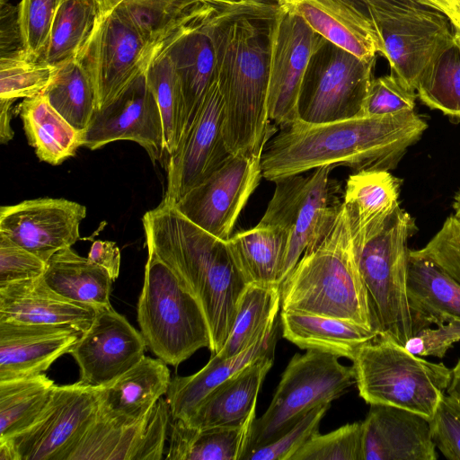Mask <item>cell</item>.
Wrapping results in <instances>:
<instances>
[{
    "label": "cell",
    "mask_w": 460,
    "mask_h": 460,
    "mask_svg": "<svg viewBox=\"0 0 460 460\" xmlns=\"http://www.w3.org/2000/svg\"><path fill=\"white\" fill-rule=\"evenodd\" d=\"M146 245L199 299L208 322L212 354L224 347L242 294L250 284L226 240L200 228L161 202L143 217Z\"/></svg>",
    "instance_id": "3"
},
{
    "label": "cell",
    "mask_w": 460,
    "mask_h": 460,
    "mask_svg": "<svg viewBox=\"0 0 460 460\" xmlns=\"http://www.w3.org/2000/svg\"><path fill=\"white\" fill-rule=\"evenodd\" d=\"M255 417L240 426L198 429L184 420L170 423L167 460H242Z\"/></svg>",
    "instance_id": "33"
},
{
    "label": "cell",
    "mask_w": 460,
    "mask_h": 460,
    "mask_svg": "<svg viewBox=\"0 0 460 460\" xmlns=\"http://www.w3.org/2000/svg\"><path fill=\"white\" fill-rule=\"evenodd\" d=\"M446 394L460 402V358L452 368L451 380Z\"/></svg>",
    "instance_id": "58"
},
{
    "label": "cell",
    "mask_w": 460,
    "mask_h": 460,
    "mask_svg": "<svg viewBox=\"0 0 460 460\" xmlns=\"http://www.w3.org/2000/svg\"><path fill=\"white\" fill-rule=\"evenodd\" d=\"M279 307V285L250 283L240 297L234 325L224 347L212 355L227 358L253 345L272 330Z\"/></svg>",
    "instance_id": "37"
},
{
    "label": "cell",
    "mask_w": 460,
    "mask_h": 460,
    "mask_svg": "<svg viewBox=\"0 0 460 460\" xmlns=\"http://www.w3.org/2000/svg\"><path fill=\"white\" fill-rule=\"evenodd\" d=\"M87 258L95 264L102 267L115 281L119 274L120 252L114 242L94 241Z\"/></svg>",
    "instance_id": "54"
},
{
    "label": "cell",
    "mask_w": 460,
    "mask_h": 460,
    "mask_svg": "<svg viewBox=\"0 0 460 460\" xmlns=\"http://www.w3.org/2000/svg\"><path fill=\"white\" fill-rule=\"evenodd\" d=\"M119 140L139 144L153 163L167 161L162 116L146 72L113 102L96 110L82 134V146L91 150Z\"/></svg>",
    "instance_id": "16"
},
{
    "label": "cell",
    "mask_w": 460,
    "mask_h": 460,
    "mask_svg": "<svg viewBox=\"0 0 460 460\" xmlns=\"http://www.w3.org/2000/svg\"><path fill=\"white\" fill-rule=\"evenodd\" d=\"M99 386L76 382L55 386L36 420L0 441V460H66L99 411Z\"/></svg>",
    "instance_id": "11"
},
{
    "label": "cell",
    "mask_w": 460,
    "mask_h": 460,
    "mask_svg": "<svg viewBox=\"0 0 460 460\" xmlns=\"http://www.w3.org/2000/svg\"><path fill=\"white\" fill-rule=\"evenodd\" d=\"M415 230L414 218L399 206L371 235L353 240L374 328L402 346L414 334L408 297V240Z\"/></svg>",
    "instance_id": "7"
},
{
    "label": "cell",
    "mask_w": 460,
    "mask_h": 460,
    "mask_svg": "<svg viewBox=\"0 0 460 460\" xmlns=\"http://www.w3.org/2000/svg\"><path fill=\"white\" fill-rule=\"evenodd\" d=\"M58 68L24 55L0 58V100L13 102L42 94Z\"/></svg>",
    "instance_id": "43"
},
{
    "label": "cell",
    "mask_w": 460,
    "mask_h": 460,
    "mask_svg": "<svg viewBox=\"0 0 460 460\" xmlns=\"http://www.w3.org/2000/svg\"><path fill=\"white\" fill-rule=\"evenodd\" d=\"M55 386L43 373L0 381V441L30 427L47 405Z\"/></svg>",
    "instance_id": "38"
},
{
    "label": "cell",
    "mask_w": 460,
    "mask_h": 460,
    "mask_svg": "<svg viewBox=\"0 0 460 460\" xmlns=\"http://www.w3.org/2000/svg\"><path fill=\"white\" fill-rule=\"evenodd\" d=\"M421 4L443 13L455 35L460 37V0H418Z\"/></svg>",
    "instance_id": "55"
},
{
    "label": "cell",
    "mask_w": 460,
    "mask_h": 460,
    "mask_svg": "<svg viewBox=\"0 0 460 460\" xmlns=\"http://www.w3.org/2000/svg\"><path fill=\"white\" fill-rule=\"evenodd\" d=\"M81 334L66 325L0 322V381L43 373Z\"/></svg>",
    "instance_id": "22"
},
{
    "label": "cell",
    "mask_w": 460,
    "mask_h": 460,
    "mask_svg": "<svg viewBox=\"0 0 460 460\" xmlns=\"http://www.w3.org/2000/svg\"><path fill=\"white\" fill-rule=\"evenodd\" d=\"M280 307L348 320L375 330L343 204L330 233L305 252L280 284Z\"/></svg>",
    "instance_id": "4"
},
{
    "label": "cell",
    "mask_w": 460,
    "mask_h": 460,
    "mask_svg": "<svg viewBox=\"0 0 460 460\" xmlns=\"http://www.w3.org/2000/svg\"><path fill=\"white\" fill-rule=\"evenodd\" d=\"M96 311L57 293L43 276L0 285V322L66 325L83 332Z\"/></svg>",
    "instance_id": "23"
},
{
    "label": "cell",
    "mask_w": 460,
    "mask_h": 460,
    "mask_svg": "<svg viewBox=\"0 0 460 460\" xmlns=\"http://www.w3.org/2000/svg\"><path fill=\"white\" fill-rule=\"evenodd\" d=\"M278 330L276 323L266 336L239 354L227 358L212 355L208 364L197 373L171 379L165 398L171 420H186L200 401L217 385L260 358L275 353Z\"/></svg>",
    "instance_id": "30"
},
{
    "label": "cell",
    "mask_w": 460,
    "mask_h": 460,
    "mask_svg": "<svg viewBox=\"0 0 460 460\" xmlns=\"http://www.w3.org/2000/svg\"><path fill=\"white\" fill-rule=\"evenodd\" d=\"M86 208L65 199L40 198L0 208V234L44 261L80 238Z\"/></svg>",
    "instance_id": "19"
},
{
    "label": "cell",
    "mask_w": 460,
    "mask_h": 460,
    "mask_svg": "<svg viewBox=\"0 0 460 460\" xmlns=\"http://www.w3.org/2000/svg\"><path fill=\"white\" fill-rule=\"evenodd\" d=\"M43 94L75 130L81 134L86 130L97 110L96 95L87 73L75 58L59 66Z\"/></svg>",
    "instance_id": "40"
},
{
    "label": "cell",
    "mask_w": 460,
    "mask_h": 460,
    "mask_svg": "<svg viewBox=\"0 0 460 460\" xmlns=\"http://www.w3.org/2000/svg\"><path fill=\"white\" fill-rule=\"evenodd\" d=\"M373 22L378 54L388 60L391 73L415 91L425 67L454 36L447 18L427 8L376 14Z\"/></svg>",
    "instance_id": "15"
},
{
    "label": "cell",
    "mask_w": 460,
    "mask_h": 460,
    "mask_svg": "<svg viewBox=\"0 0 460 460\" xmlns=\"http://www.w3.org/2000/svg\"><path fill=\"white\" fill-rule=\"evenodd\" d=\"M146 75L161 112L168 161L181 138L183 103L173 65L166 50L150 64Z\"/></svg>",
    "instance_id": "42"
},
{
    "label": "cell",
    "mask_w": 460,
    "mask_h": 460,
    "mask_svg": "<svg viewBox=\"0 0 460 460\" xmlns=\"http://www.w3.org/2000/svg\"><path fill=\"white\" fill-rule=\"evenodd\" d=\"M288 240L284 229L259 222L251 229L235 233L226 241L249 283L280 286Z\"/></svg>",
    "instance_id": "36"
},
{
    "label": "cell",
    "mask_w": 460,
    "mask_h": 460,
    "mask_svg": "<svg viewBox=\"0 0 460 460\" xmlns=\"http://www.w3.org/2000/svg\"><path fill=\"white\" fill-rule=\"evenodd\" d=\"M278 5L300 15L320 36L360 58H374L379 51L374 22L334 0H280Z\"/></svg>",
    "instance_id": "28"
},
{
    "label": "cell",
    "mask_w": 460,
    "mask_h": 460,
    "mask_svg": "<svg viewBox=\"0 0 460 460\" xmlns=\"http://www.w3.org/2000/svg\"><path fill=\"white\" fill-rule=\"evenodd\" d=\"M454 216L460 219V189L455 194L453 201Z\"/></svg>",
    "instance_id": "59"
},
{
    "label": "cell",
    "mask_w": 460,
    "mask_h": 460,
    "mask_svg": "<svg viewBox=\"0 0 460 460\" xmlns=\"http://www.w3.org/2000/svg\"><path fill=\"white\" fill-rule=\"evenodd\" d=\"M282 335L303 349H315L352 360L357 349L378 333L351 321L300 313H280Z\"/></svg>",
    "instance_id": "32"
},
{
    "label": "cell",
    "mask_w": 460,
    "mask_h": 460,
    "mask_svg": "<svg viewBox=\"0 0 460 460\" xmlns=\"http://www.w3.org/2000/svg\"><path fill=\"white\" fill-rule=\"evenodd\" d=\"M146 348L141 332L111 305L96 311L68 353L80 368L79 382L102 386L139 362Z\"/></svg>",
    "instance_id": "18"
},
{
    "label": "cell",
    "mask_w": 460,
    "mask_h": 460,
    "mask_svg": "<svg viewBox=\"0 0 460 460\" xmlns=\"http://www.w3.org/2000/svg\"><path fill=\"white\" fill-rule=\"evenodd\" d=\"M122 0H94L98 10V19L109 13ZM214 5L223 8L244 3V0H206ZM97 19V20H98Z\"/></svg>",
    "instance_id": "56"
},
{
    "label": "cell",
    "mask_w": 460,
    "mask_h": 460,
    "mask_svg": "<svg viewBox=\"0 0 460 460\" xmlns=\"http://www.w3.org/2000/svg\"><path fill=\"white\" fill-rule=\"evenodd\" d=\"M322 38L300 15L277 5L270 29L268 113L280 128L296 119L302 81Z\"/></svg>",
    "instance_id": "14"
},
{
    "label": "cell",
    "mask_w": 460,
    "mask_h": 460,
    "mask_svg": "<svg viewBox=\"0 0 460 460\" xmlns=\"http://www.w3.org/2000/svg\"><path fill=\"white\" fill-rule=\"evenodd\" d=\"M18 111L28 142L40 160L58 165L74 156L82 146V134L50 105L43 93L24 99Z\"/></svg>",
    "instance_id": "35"
},
{
    "label": "cell",
    "mask_w": 460,
    "mask_h": 460,
    "mask_svg": "<svg viewBox=\"0 0 460 460\" xmlns=\"http://www.w3.org/2000/svg\"><path fill=\"white\" fill-rule=\"evenodd\" d=\"M163 52L113 9L97 20L75 58L92 82L100 110L118 98Z\"/></svg>",
    "instance_id": "12"
},
{
    "label": "cell",
    "mask_w": 460,
    "mask_h": 460,
    "mask_svg": "<svg viewBox=\"0 0 460 460\" xmlns=\"http://www.w3.org/2000/svg\"><path fill=\"white\" fill-rule=\"evenodd\" d=\"M280 0H244L245 4H262L269 5H278Z\"/></svg>",
    "instance_id": "60"
},
{
    "label": "cell",
    "mask_w": 460,
    "mask_h": 460,
    "mask_svg": "<svg viewBox=\"0 0 460 460\" xmlns=\"http://www.w3.org/2000/svg\"><path fill=\"white\" fill-rule=\"evenodd\" d=\"M290 460H364L362 421L315 433Z\"/></svg>",
    "instance_id": "44"
},
{
    "label": "cell",
    "mask_w": 460,
    "mask_h": 460,
    "mask_svg": "<svg viewBox=\"0 0 460 460\" xmlns=\"http://www.w3.org/2000/svg\"><path fill=\"white\" fill-rule=\"evenodd\" d=\"M416 98V91L393 73L373 78L363 116H385L414 111Z\"/></svg>",
    "instance_id": "47"
},
{
    "label": "cell",
    "mask_w": 460,
    "mask_h": 460,
    "mask_svg": "<svg viewBox=\"0 0 460 460\" xmlns=\"http://www.w3.org/2000/svg\"><path fill=\"white\" fill-rule=\"evenodd\" d=\"M277 5L237 4L209 20L229 152H262L272 133L268 113L270 29Z\"/></svg>",
    "instance_id": "1"
},
{
    "label": "cell",
    "mask_w": 460,
    "mask_h": 460,
    "mask_svg": "<svg viewBox=\"0 0 460 460\" xmlns=\"http://www.w3.org/2000/svg\"><path fill=\"white\" fill-rule=\"evenodd\" d=\"M411 252L431 261L460 283V219L449 216L425 246Z\"/></svg>",
    "instance_id": "48"
},
{
    "label": "cell",
    "mask_w": 460,
    "mask_h": 460,
    "mask_svg": "<svg viewBox=\"0 0 460 460\" xmlns=\"http://www.w3.org/2000/svg\"><path fill=\"white\" fill-rule=\"evenodd\" d=\"M401 181L385 170L358 171L348 178L343 191L354 241L375 233L400 206Z\"/></svg>",
    "instance_id": "31"
},
{
    "label": "cell",
    "mask_w": 460,
    "mask_h": 460,
    "mask_svg": "<svg viewBox=\"0 0 460 460\" xmlns=\"http://www.w3.org/2000/svg\"><path fill=\"white\" fill-rule=\"evenodd\" d=\"M432 440L447 459L460 460V402L445 394L429 420Z\"/></svg>",
    "instance_id": "49"
},
{
    "label": "cell",
    "mask_w": 460,
    "mask_h": 460,
    "mask_svg": "<svg viewBox=\"0 0 460 460\" xmlns=\"http://www.w3.org/2000/svg\"><path fill=\"white\" fill-rule=\"evenodd\" d=\"M352 362L359 396L367 403L401 408L429 420L452 376L443 363L414 355L385 334L358 347Z\"/></svg>",
    "instance_id": "5"
},
{
    "label": "cell",
    "mask_w": 460,
    "mask_h": 460,
    "mask_svg": "<svg viewBox=\"0 0 460 460\" xmlns=\"http://www.w3.org/2000/svg\"><path fill=\"white\" fill-rule=\"evenodd\" d=\"M113 9L146 41L164 51L188 31L223 8L206 0H122Z\"/></svg>",
    "instance_id": "27"
},
{
    "label": "cell",
    "mask_w": 460,
    "mask_h": 460,
    "mask_svg": "<svg viewBox=\"0 0 460 460\" xmlns=\"http://www.w3.org/2000/svg\"><path fill=\"white\" fill-rule=\"evenodd\" d=\"M13 102L0 100V140L7 144L13 137V131L10 125V111Z\"/></svg>",
    "instance_id": "57"
},
{
    "label": "cell",
    "mask_w": 460,
    "mask_h": 460,
    "mask_svg": "<svg viewBox=\"0 0 460 460\" xmlns=\"http://www.w3.org/2000/svg\"><path fill=\"white\" fill-rule=\"evenodd\" d=\"M273 361L274 353L261 357L217 385L184 421L204 429L240 426L256 417L257 396Z\"/></svg>",
    "instance_id": "26"
},
{
    "label": "cell",
    "mask_w": 460,
    "mask_h": 460,
    "mask_svg": "<svg viewBox=\"0 0 460 460\" xmlns=\"http://www.w3.org/2000/svg\"><path fill=\"white\" fill-rule=\"evenodd\" d=\"M97 19L94 0H63L40 61L59 66L74 59L90 37Z\"/></svg>",
    "instance_id": "41"
},
{
    "label": "cell",
    "mask_w": 460,
    "mask_h": 460,
    "mask_svg": "<svg viewBox=\"0 0 460 460\" xmlns=\"http://www.w3.org/2000/svg\"><path fill=\"white\" fill-rule=\"evenodd\" d=\"M333 167H319L305 176L277 180L275 190L260 223L279 226L288 236L280 284L305 252L332 230L342 207L343 192L331 178Z\"/></svg>",
    "instance_id": "9"
},
{
    "label": "cell",
    "mask_w": 460,
    "mask_h": 460,
    "mask_svg": "<svg viewBox=\"0 0 460 460\" xmlns=\"http://www.w3.org/2000/svg\"><path fill=\"white\" fill-rule=\"evenodd\" d=\"M408 297L414 334L431 325L460 320V283L411 250L409 251Z\"/></svg>",
    "instance_id": "29"
},
{
    "label": "cell",
    "mask_w": 460,
    "mask_h": 460,
    "mask_svg": "<svg viewBox=\"0 0 460 460\" xmlns=\"http://www.w3.org/2000/svg\"><path fill=\"white\" fill-rule=\"evenodd\" d=\"M460 341V320H453L435 327H426L407 341L404 347L420 357L442 358L448 349Z\"/></svg>",
    "instance_id": "51"
},
{
    "label": "cell",
    "mask_w": 460,
    "mask_h": 460,
    "mask_svg": "<svg viewBox=\"0 0 460 460\" xmlns=\"http://www.w3.org/2000/svg\"><path fill=\"white\" fill-rule=\"evenodd\" d=\"M47 262L0 234V285L43 276Z\"/></svg>",
    "instance_id": "50"
},
{
    "label": "cell",
    "mask_w": 460,
    "mask_h": 460,
    "mask_svg": "<svg viewBox=\"0 0 460 460\" xmlns=\"http://www.w3.org/2000/svg\"><path fill=\"white\" fill-rule=\"evenodd\" d=\"M338 358L315 349L292 357L270 406L252 424L244 454L277 439L309 411L331 403L355 384L352 367L341 365Z\"/></svg>",
    "instance_id": "8"
},
{
    "label": "cell",
    "mask_w": 460,
    "mask_h": 460,
    "mask_svg": "<svg viewBox=\"0 0 460 460\" xmlns=\"http://www.w3.org/2000/svg\"><path fill=\"white\" fill-rule=\"evenodd\" d=\"M428 128L415 111L283 126L261 154L262 177L276 181L319 167L343 165L363 170H393Z\"/></svg>",
    "instance_id": "2"
},
{
    "label": "cell",
    "mask_w": 460,
    "mask_h": 460,
    "mask_svg": "<svg viewBox=\"0 0 460 460\" xmlns=\"http://www.w3.org/2000/svg\"><path fill=\"white\" fill-rule=\"evenodd\" d=\"M170 423L169 405L163 397L134 422L114 423L98 414L66 460H159Z\"/></svg>",
    "instance_id": "20"
},
{
    "label": "cell",
    "mask_w": 460,
    "mask_h": 460,
    "mask_svg": "<svg viewBox=\"0 0 460 460\" xmlns=\"http://www.w3.org/2000/svg\"><path fill=\"white\" fill-rule=\"evenodd\" d=\"M63 0H21L18 21L25 56L40 61L47 49L56 13Z\"/></svg>",
    "instance_id": "45"
},
{
    "label": "cell",
    "mask_w": 460,
    "mask_h": 460,
    "mask_svg": "<svg viewBox=\"0 0 460 460\" xmlns=\"http://www.w3.org/2000/svg\"><path fill=\"white\" fill-rule=\"evenodd\" d=\"M355 13L373 22L379 13L426 8L418 0H334Z\"/></svg>",
    "instance_id": "53"
},
{
    "label": "cell",
    "mask_w": 460,
    "mask_h": 460,
    "mask_svg": "<svg viewBox=\"0 0 460 460\" xmlns=\"http://www.w3.org/2000/svg\"><path fill=\"white\" fill-rule=\"evenodd\" d=\"M330 405L324 403L312 409L277 439L247 451L242 460H290L306 441L319 432L320 422Z\"/></svg>",
    "instance_id": "46"
},
{
    "label": "cell",
    "mask_w": 460,
    "mask_h": 460,
    "mask_svg": "<svg viewBox=\"0 0 460 460\" xmlns=\"http://www.w3.org/2000/svg\"><path fill=\"white\" fill-rule=\"evenodd\" d=\"M417 96L429 108L460 120V37L454 34L423 70Z\"/></svg>",
    "instance_id": "39"
},
{
    "label": "cell",
    "mask_w": 460,
    "mask_h": 460,
    "mask_svg": "<svg viewBox=\"0 0 460 460\" xmlns=\"http://www.w3.org/2000/svg\"><path fill=\"white\" fill-rule=\"evenodd\" d=\"M376 59L360 58L322 38L302 81L296 119L323 124L363 116Z\"/></svg>",
    "instance_id": "10"
},
{
    "label": "cell",
    "mask_w": 460,
    "mask_h": 460,
    "mask_svg": "<svg viewBox=\"0 0 460 460\" xmlns=\"http://www.w3.org/2000/svg\"><path fill=\"white\" fill-rule=\"evenodd\" d=\"M212 15L188 31L166 49L182 97L181 141L191 128L210 87L217 80L216 57L209 31Z\"/></svg>",
    "instance_id": "25"
},
{
    "label": "cell",
    "mask_w": 460,
    "mask_h": 460,
    "mask_svg": "<svg viewBox=\"0 0 460 460\" xmlns=\"http://www.w3.org/2000/svg\"><path fill=\"white\" fill-rule=\"evenodd\" d=\"M166 365L144 356L114 381L99 386V416L114 423L144 417L168 391L171 375Z\"/></svg>",
    "instance_id": "24"
},
{
    "label": "cell",
    "mask_w": 460,
    "mask_h": 460,
    "mask_svg": "<svg viewBox=\"0 0 460 460\" xmlns=\"http://www.w3.org/2000/svg\"><path fill=\"white\" fill-rule=\"evenodd\" d=\"M0 58L24 55L18 8L9 0H0Z\"/></svg>",
    "instance_id": "52"
},
{
    "label": "cell",
    "mask_w": 460,
    "mask_h": 460,
    "mask_svg": "<svg viewBox=\"0 0 460 460\" xmlns=\"http://www.w3.org/2000/svg\"><path fill=\"white\" fill-rule=\"evenodd\" d=\"M224 102L216 80L186 136L166 164L163 202L173 205L232 155L224 139Z\"/></svg>",
    "instance_id": "17"
},
{
    "label": "cell",
    "mask_w": 460,
    "mask_h": 460,
    "mask_svg": "<svg viewBox=\"0 0 460 460\" xmlns=\"http://www.w3.org/2000/svg\"><path fill=\"white\" fill-rule=\"evenodd\" d=\"M262 152L230 155L172 206L205 231L220 239H229L241 211L262 177Z\"/></svg>",
    "instance_id": "13"
},
{
    "label": "cell",
    "mask_w": 460,
    "mask_h": 460,
    "mask_svg": "<svg viewBox=\"0 0 460 460\" xmlns=\"http://www.w3.org/2000/svg\"><path fill=\"white\" fill-rule=\"evenodd\" d=\"M364 460H436L429 420L388 405H371L362 421Z\"/></svg>",
    "instance_id": "21"
},
{
    "label": "cell",
    "mask_w": 460,
    "mask_h": 460,
    "mask_svg": "<svg viewBox=\"0 0 460 460\" xmlns=\"http://www.w3.org/2000/svg\"><path fill=\"white\" fill-rule=\"evenodd\" d=\"M137 322L146 347L167 365L179 366L197 350L211 348L208 319L199 299L147 245Z\"/></svg>",
    "instance_id": "6"
},
{
    "label": "cell",
    "mask_w": 460,
    "mask_h": 460,
    "mask_svg": "<svg viewBox=\"0 0 460 460\" xmlns=\"http://www.w3.org/2000/svg\"><path fill=\"white\" fill-rule=\"evenodd\" d=\"M57 293L96 310L111 306L113 280L101 266L75 252L71 247L57 252L43 274Z\"/></svg>",
    "instance_id": "34"
}]
</instances>
